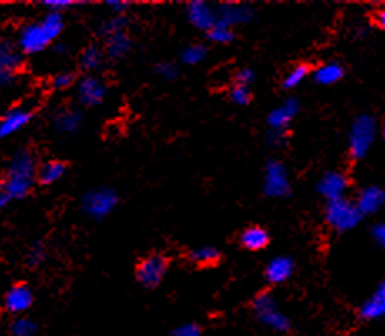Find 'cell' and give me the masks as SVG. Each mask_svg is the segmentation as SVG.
I'll return each mask as SVG.
<instances>
[{
    "label": "cell",
    "instance_id": "603a6c76",
    "mask_svg": "<svg viewBox=\"0 0 385 336\" xmlns=\"http://www.w3.org/2000/svg\"><path fill=\"white\" fill-rule=\"evenodd\" d=\"M343 74V67L338 62H327L324 66L316 67V71L314 72V79L316 84L320 85H333L337 84L338 80H342Z\"/></svg>",
    "mask_w": 385,
    "mask_h": 336
},
{
    "label": "cell",
    "instance_id": "9c48e42d",
    "mask_svg": "<svg viewBox=\"0 0 385 336\" xmlns=\"http://www.w3.org/2000/svg\"><path fill=\"white\" fill-rule=\"evenodd\" d=\"M167 271V261L160 254H153V256L144 258L139 261L138 268H136V280L144 288H156L165 280Z\"/></svg>",
    "mask_w": 385,
    "mask_h": 336
},
{
    "label": "cell",
    "instance_id": "cb8c5ba5",
    "mask_svg": "<svg viewBox=\"0 0 385 336\" xmlns=\"http://www.w3.org/2000/svg\"><path fill=\"white\" fill-rule=\"evenodd\" d=\"M66 164L61 161H49L42 164L37 169V179L40 184L49 186L57 183L59 179H62V176L66 174Z\"/></svg>",
    "mask_w": 385,
    "mask_h": 336
},
{
    "label": "cell",
    "instance_id": "83f0119b",
    "mask_svg": "<svg viewBox=\"0 0 385 336\" xmlns=\"http://www.w3.org/2000/svg\"><path fill=\"white\" fill-rule=\"evenodd\" d=\"M37 323L30 318H16L11 325L12 336H34L37 333Z\"/></svg>",
    "mask_w": 385,
    "mask_h": 336
},
{
    "label": "cell",
    "instance_id": "f35d334b",
    "mask_svg": "<svg viewBox=\"0 0 385 336\" xmlns=\"http://www.w3.org/2000/svg\"><path fill=\"white\" fill-rule=\"evenodd\" d=\"M370 236L374 238V241L379 244V246H384L385 244V224L384 222H375V224L370 228Z\"/></svg>",
    "mask_w": 385,
    "mask_h": 336
},
{
    "label": "cell",
    "instance_id": "d4e9b609",
    "mask_svg": "<svg viewBox=\"0 0 385 336\" xmlns=\"http://www.w3.org/2000/svg\"><path fill=\"white\" fill-rule=\"evenodd\" d=\"M102 62H104V52L97 47V45H90V47L84 49L83 56H81V67H83L84 71L94 72L101 69Z\"/></svg>",
    "mask_w": 385,
    "mask_h": 336
},
{
    "label": "cell",
    "instance_id": "2e32d148",
    "mask_svg": "<svg viewBox=\"0 0 385 336\" xmlns=\"http://www.w3.org/2000/svg\"><path fill=\"white\" fill-rule=\"evenodd\" d=\"M385 204V191L380 186L370 184L364 188L357 196L355 208L360 212V216H372L377 215Z\"/></svg>",
    "mask_w": 385,
    "mask_h": 336
},
{
    "label": "cell",
    "instance_id": "ba28073f",
    "mask_svg": "<svg viewBox=\"0 0 385 336\" xmlns=\"http://www.w3.org/2000/svg\"><path fill=\"white\" fill-rule=\"evenodd\" d=\"M292 186H290L288 171L280 161H270L265 167L263 193L268 198H285L288 196Z\"/></svg>",
    "mask_w": 385,
    "mask_h": 336
},
{
    "label": "cell",
    "instance_id": "4316f807",
    "mask_svg": "<svg viewBox=\"0 0 385 336\" xmlns=\"http://www.w3.org/2000/svg\"><path fill=\"white\" fill-rule=\"evenodd\" d=\"M191 260L201 266L215 265L220 260V251L215 246H199L191 251Z\"/></svg>",
    "mask_w": 385,
    "mask_h": 336
},
{
    "label": "cell",
    "instance_id": "74e56055",
    "mask_svg": "<svg viewBox=\"0 0 385 336\" xmlns=\"http://www.w3.org/2000/svg\"><path fill=\"white\" fill-rule=\"evenodd\" d=\"M237 84L238 85H244V88H248L253 80H255V72H253V69H250V67H244V69H239L237 72Z\"/></svg>",
    "mask_w": 385,
    "mask_h": 336
},
{
    "label": "cell",
    "instance_id": "277c9868",
    "mask_svg": "<svg viewBox=\"0 0 385 336\" xmlns=\"http://www.w3.org/2000/svg\"><path fill=\"white\" fill-rule=\"evenodd\" d=\"M253 311H255L260 323H263L266 328L275 331V333H288L290 328H292V321L285 313L280 311L273 294H258L255 301H253Z\"/></svg>",
    "mask_w": 385,
    "mask_h": 336
},
{
    "label": "cell",
    "instance_id": "1f68e13d",
    "mask_svg": "<svg viewBox=\"0 0 385 336\" xmlns=\"http://www.w3.org/2000/svg\"><path fill=\"white\" fill-rule=\"evenodd\" d=\"M233 29L226 27L223 24H216L211 30H208V39L215 44H230L233 40Z\"/></svg>",
    "mask_w": 385,
    "mask_h": 336
},
{
    "label": "cell",
    "instance_id": "5bb4252c",
    "mask_svg": "<svg viewBox=\"0 0 385 336\" xmlns=\"http://www.w3.org/2000/svg\"><path fill=\"white\" fill-rule=\"evenodd\" d=\"M34 305V293L27 284H13L6 294L4 306L12 315H24Z\"/></svg>",
    "mask_w": 385,
    "mask_h": 336
},
{
    "label": "cell",
    "instance_id": "e575fe53",
    "mask_svg": "<svg viewBox=\"0 0 385 336\" xmlns=\"http://www.w3.org/2000/svg\"><path fill=\"white\" fill-rule=\"evenodd\" d=\"M77 6V2L74 0H45L44 7L49 8V12H59L62 13V11H66V8L74 7Z\"/></svg>",
    "mask_w": 385,
    "mask_h": 336
},
{
    "label": "cell",
    "instance_id": "7402d4cb",
    "mask_svg": "<svg viewBox=\"0 0 385 336\" xmlns=\"http://www.w3.org/2000/svg\"><path fill=\"white\" fill-rule=\"evenodd\" d=\"M131 47H133V40L126 32H119V34L109 35L106 37V56L111 59H122L128 56Z\"/></svg>",
    "mask_w": 385,
    "mask_h": 336
},
{
    "label": "cell",
    "instance_id": "b9f144b4",
    "mask_svg": "<svg viewBox=\"0 0 385 336\" xmlns=\"http://www.w3.org/2000/svg\"><path fill=\"white\" fill-rule=\"evenodd\" d=\"M11 201H12V199H11V196H8L7 189L4 188L2 181H0V210H2V208H6Z\"/></svg>",
    "mask_w": 385,
    "mask_h": 336
},
{
    "label": "cell",
    "instance_id": "30bf717a",
    "mask_svg": "<svg viewBox=\"0 0 385 336\" xmlns=\"http://www.w3.org/2000/svg\"><path fill=\"white\" fill-rule=\"evenodd\" d=\"M106 84L96 76H84L83 79L77 83V99L85 107H96L106 97Z\"/></svg>",
    "mask_w": 385,
    "mask_h": 336
},
{
    "label": "cell",
    "instance_id": "7c38bea8",
    "mask_svg": "<svg viewBox=\"0 0 385 336\" xmlns=\"http://www.w3.org/2000/svg\"><path fill=\"white\" fill-rule=\"evenodd\" d=\"M298 112H300V102L295 97H290L285 101L282 106L275 107L266 117L270 131L275 133H287V127L292 124Z\"/></svg>",
    "mask_w": 385,
    "mask_h": 336
},
{
    "label": "cell",
    "instance_id": "5b68a950",
    "mask_svg": "<svg viewBox=\"0 0 385 336\" xmlns=\"http://www.w3.org/2000/svg\"><path fill=\"white\" fill-rule=\"evenodd\" d=\"M362 220L360 212L357 211L355 203L350 199L340 198L333 199V201H327V208H325V221L330 228H333L338 233H347L357 228Z\"/></svg>",
    "mask_w": 385,
    "mask_h": 336
},
{
    "label": "cell",
    "instance_id": "8fae6325",
    "mask_svg": "<svg viewBox=\"0 0 385 336\" xmlns=\"http://www.w3.org/2000/svg\"><path fill=\"white\" fill-rule=\"evenodd\" d=\"M186 16L189 24L199 30L208 32L218 24L216 8L211 7L210 4L203 2V0H193V2H189L186 7Z\"/></svg>",
    "mask_w": 385,
    "mask_h": 336
},
{
    "label": "cell",
    "instance_id": "f546056e",
    "mask_svg": "<svg viewBox=\"0 0 385 336\" xmlns=\"http://www.w3.org/2000/svg\"><path fill=\"white\" fill-rule=\"evenodd\" d=\"M126 27H128V19H126V16H114L104 22L99 32H101L104 37H109V35L119 34V32H126Z\"/></svg>",
    "mask_w": 385,
    "mask_h": 336
},
{
    "label": "cell",
    "instance_id": "44dd1931",
    "mask_svg": "<svg viewBox=\"0 0 385 336\" xmlns=\"http://www.w3.org/2000/svg\"><path fill=\"white\" fill-rule=\"evenodd\" d=\"M239 243L247 249H250V251H260V249L268 246L270 234L268 231L260 228V226H251V228L244 229L242 236H239Z\"/></svg>",
    "mask_w": 385,
    "mask_h": 336
},
{
    "label": "cell",
    "instance_id": "4dcf8cb0",
    "mask_svg": "<svg viewBox=\"0 0 385 336\" xmlns=\"http://www.w3.org/2000/svg\"><path fill=\"white\" fill-rule=\"evenodd\" d=\"M45 260H47V248H45V244L40 241L34 243L29 248V251H27V263H29V266L37 268L44 265Z\"/></svg>",
    "mask_w": 385,
    "mask_h": 336
},
{
    "label": "cell",
    "instance_id": "ac0fdd59",
    "mask_svg": "<svg viewBox=\"0 0 385 336\" xmlns=\"http://www.w3.org/2000/svg\"><path fill=\"white\" fill-rule=\"evenodd\" d=\"M84 117L83 112L76 107H62L54 114L52 124L56 127L57 133L61 134H76L83 126Z\"/></svg>",
    "mask_w": 385,
    "mask_h": 336
},
{
    "label": "cell",
    "instance_id": "ffe728a7",
    "mask_svg": "<svg viewBox=\"0 0 385 336\" xmlns=\"http://www.w3.org/2000/svg\"><path fill=\"white\" fill-rule=\"evenodd\" d=\"M293 270H295V265H293L292 258L276 256L266 265L265 278L271 284L287 283V281L292 278Z\"/></svg>",
    "mask_w": 385,
    "mask_h": 336
},
{
    "label": "cell",
    "instance_id": "484cf974",
    "mask_svg": "<svg viewBox=\"0 0 385 336\" xmlns=\"http://www.w3.org/2000/svg\"><path fill=\"white\" fill-rule=\"evenodd\" d=\"M208 56L206 45L203 44H191L188 47H184L181 51V61L186 66H196V64H201Z\"/></svg>",
    "mask_w": 385,
    "mask_h": 336
},
{
    "label": "cell",
    "instance_id": "d590c367",
    "mask_svg": "<svg viewBox=\"0 0 385 336\" xmlns=\"http://www.w3.org/2000/svg\"><path fill=\"white\" fill-rule=\"evenodd\" d=\"M156 72L166 80H174L176 77H178V69H176L174 64L171 62H161L160 66L156 67Z\"/></svg>",
    "mask_w": 385,
    "mask_h": 336
},
{
    "label": "cell",
    "instance_id": "9a60e30c",
    "mask_svg": "<svg viewBox=\"0 0 385 336\" xmlns=\"http://www.w3.org/2000/svg\"><path fill=\"white\" fill-rule=\"evenodd\" d=\"M32 121V111L25 107H13L0 117V139H7Z\"/></svg>",
    "mask_w": 385,
    "mask_h": 336
},
{
    "label": "cell",
    "instance_id": "6da1fadb",
    "mask_svg": "<svg viewBox=\"0 0 385 336\" xmlns=\"http://www.w3.org/2000/svg\"><path fill=\"white\" fill-rule=\"evenodd\" d=\"M64 30V17L59 12H47L42 19L30 22L19 32L17 49L24 54H39L47 49Z\"/></svg>",
    "mask_w": 385,
    "mask_h": 336
},
{
    "label": "cell",
    "instance_id": "8992f818",
    "mask_svg": "<svg viewBox=\"0 0 385 336\" xmlns=\"http://www.w3.org/2000/svg\"><path fill=\"white\" fill-rule=\"evenodd\" d=\"M119 203V196L111 188H94L88 191L83 198V211L93 220L101 221L114 211Z\"/></svg>",
    "mask_w": 385,
    "mask_h": 336
},
{
    "label": "cell",
    "instance_id": "52a82bcc",
    "mask_svg": "<svg viewBox=\"0 0 385 336\" xmlns=\"http://www.w3.org/2000/svg\"><path fill=\"white\" fill-rule=\"evenodd\" d=\"M24 66V56L11 40H0V88H8L16 83Z\"/></svg>",
    "mask_w": 385,
    "mask_h": 336
},
{
    "label": "cell",
    "instance_id": "7bdbcfd3",
    "mask_svg": "<svg viewBox=\"0 0 385 336\" xmlns=\"http://www.w3.org/2000/svg\"><path fill=\"white\" fill-rule=\"evenodd\" d=\"M377 25L380 27V29H385V12L384 11L377 12Z\"/></svg>",
    "mask_w": 385,
    "mask_h": 336
},
{
    "label": "cell",
    "instance_id": "ab89813d",
    "mask_svg": "<svg viewBox=\"0 0 385 336\" xmlns=\"http://www.w3.org/2000/svg\"><path fill=\"white\" fill-rule=\"evenodd\" d=\"M287 139V133H275V131H268L266 134V143L273 148H280Z\"/></svg>",
    "mask_w": 385,
    "mask_h": 336
},
{
    "label": "cell",
    "instance_id": "7a4b0ae2",
    "mask_svg": "<svg viewBox=\"0 0 385 336\" xmlns=\"http://www.w3.org/2000/svg\"><path fill=\"white\" fill-rule=\"evenodd\" d=\"M37 162L29 149H19L13 154L7 166L6 178L2 184L7 189L11 199H24L30 193L37 179Z\"/></svg>",
    "mask_w": 385,
    "mask_h": 336
},
{
    "label": "cell",
    "instance_id": "d6986e66",
    "mask_svg": "<svg viewBox=\"0 0 385 336\" xmlns=\"http://www.w3.org/2000/svg\"><path fill=\"white\" fill-rule=\"evenodd\" d=\"M359 315L365 321L380 320L385 315V283H380L375 292L362 303Z\"/></svg>",
    "mask_w": 385,
    "mask_h": 336
},
{
    "label": "cell",
    "instance_id": "3957f363",
    "mask_svg": "<svg viewBox=\"0 0 385 336\" xmlns=\"http://www.w3.org/2000/svg\"><path fill=\"white\" fill-rule=\"evenodd\" d=\"M377 121L370 114H360L355 117L348 133V151L352 159H364L372 149L375 138H377Z\"/></svg>",
    "mask_w": 385,
    "mask_h": 336
},
{
    "label": "cell",
    "instance_id": "e0dca14e",
    "mask_svg": "<svg viewBox=\"0 0 385 336\" xmlns=\"http://www.w3.org/2000/svg\"><path fill=\"white\" fill-rule=\"evenodd\" d=\"M216 13H218L220 24L230 27V29H233L235 25L248 24V22H251L253 17H255V11H253L251 7L243 6V4H233V2L220 6Z\"/></svg>",
    "mask_w": 385,
    "mask_h": 336
},
{
    "label": "cell",
    "instance_id": "f1b7e54d",
    "mask_svg": "<svg viewBox=\"0 0 385 336\" xmlns=\"http://www.w3.org/2000/svg\"><path fill=\"white\" fill-rule=\"evenodd\" d=\"M308 74H310V69H308V66H305V64H300V66L293 67V69L287 74V77L283 79V88L285 89L298 88V85L307 79Z\"/></svg>",
    "mask_w": 385,
    "mask_h": 336
},
{
    "label": "cell",
    "instance_id": "8d00e7d4",
    "mask_svg": "<svg viewBox=\"0 0 385 336\" xmlns=\"http://www.w3.org/2000/svg\"><path fill=\"white\" fill-rule=\"evenodd\" d=\"M171 336H201V328L196 323H186L176 328Z\"/></svg>",
    "mask_w": 385,
    "mask_h": 336
},
{
    "label": "cell",
    "instance_id": "4fadbf2b",
    "mask_svg": "<svg viewBox=\"0 0 385 336\" xmlns=\"http://www.w3.org/2000/svg\"><path fill=\"white\" fill-rule=\"evenodd\" d=\"M316 189H319V193L327 199V201L345 198V193L348 189V179L343 172L328 171L325 172L319 183H316Z\"/></svg>",
    "mask_w": 385,
    "mask_h": 336
},
{
    "label": "cell",
    "instance_id": "836d02e7",
    "mask_svg": "<svg viewBox=\"0 0 385 336\" xmlns=\"http://www.w3.org/2000/svg\"><path fill=\"white\" fill-rule=\"evenodd\" d=\"M74 83H76V74L74 72H69V71L59 72V74L52 77V88L57 89V90L69 89L71 85H74Z\"/></svg>",
    "mask_w": 385,
    "mask_h": 336
},
{
    "label": "cell",
    "instance_id": "d6a6232c",
    "mask_svg": "<svg viewBox=\"0 0 385 336\" xmlns=\"http://www.w3.org/2000/svg\"><path fill=\"white\" fill-rule=\"evenodd\" d=\"M230 97L231 101L235 104H238V106H247V104H250L251 101V92L250 89L244 88V85H233L230 90Z\"/></svg>",
    "mask_w": 385,
    "mask_h": 336
},
{
    "label": "cell",
    "instance_id": "60d3db41",
    "mask_svg": "<svg viewBox=\"0 0 385 336\" xmlns=\"http://www.w3.org/2000/svg\"><path fill=\"white\" fill-rule=\"evenodd\" d=\"M106 6L109 7L111 11L116 13V16H124L126 8L129 7V4L128 2H122V0H109V2H107Z\"/></svg>",
    "mask_w": 385,
    "mask_h": 336
}]
</instances>
